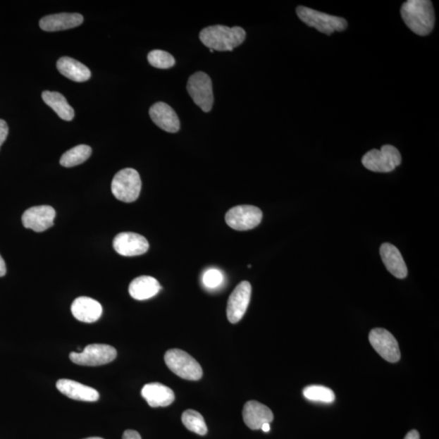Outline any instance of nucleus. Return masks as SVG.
<instances>
[{
	"instance_id": "f257e3e1",
	"label": "nucleus",
	"mask_w": 439,
	"mask_h": 439,
	"mask_svg": "<svg viewBox=\"0 0 439 439\" xmlns=\"http://www.w3.org/2000/svg\"><path fill=\"white\" fill-rule=\"evenodd\" d=\"M401 17L417 35H430L435 27V14L430 0H409L402 5Z\"/></svg>"
},
{
	"instance_id": "f03ea898",
	"label": "nucleus",
	"mask_w": 439,
	"mask_h": 439,
	"mask_svg": "<svg viewBox=\"0 0 439 439\" xmlns=\"http://www.w3.org/2000/svg\"><path fill=\"white\" fill-rule=\"evenodd\" d=\"M246 39V32L239 26L213 25L204 28L199 34V39L209 49L218 51H231L240 46Z\"/></svg>"
},
{
	"instance_id": "7ed1b4c3",
	"label": "nucleus",
	"mask_w": 439,
	"mask_h": 439,
	"mask_svg": "<svg viewBox=\"0 0 439 439\" xmlns=\"http://www.w3.org/2000/svg\"><path fill=\"white\" fill-rule=\"evenodd\" d=\"M296 13L304 24L327 35L335 31H345L347 28V21L345 18L321 13L308 7L299 6L296 8Z\"/></svg>"
},
{
	"instance_id": "20e7f679",
	"label": "nucleus",
	"mask_w": 439,
	"mask_h": 439,
	"mask_svg": "<svg viewBox=\"0 0 439 439\" xmlns=\"http://www.w3.org/2000/svg\"><path fill=\"white\" fill-rule=\"evenodd\" d=\"M165 361L168 368L179 378L198 381L203 376V369L197 359L180 349L167 351Z\"/></svg>"
},
{
	"instance_id": "39448f33",
	"label": "nucleus",
	"mask_w": 439,
	"mask_h": 439,
	"mask_svg": "<svg viewBox=\"0 0 439 439\" xmlns=\"http://www.w3.org/2000/svg\"><path fill=\"white\" fill-rule=\"evenodd\" d=\"M142 188L140 173L134 168H124L116 174L112 182L114 197L125 203H132L139 198Z\"/></svg>"
},
{
	"instance_id": "423d86ee",
	"label": "nucleus",
	"mask_w": 439,
	"mask_h": 439,
	"mask_svg": "<svg viewBox=\"0 0 439 439\" xmlns=\"http://www.w3.org/2000/svg\"><path fill=\"white\" fill-rule=\"evenodd\" d=\"M401 161L400 151L392 145H384L380 150L369 151L362 158L363 166L377 173L392 172Z\"/></svg>"
},
{
	"instance_id": "0eeeda50",
	"label": "nucleus",
	"mask_w": 439,
	"mask_h": 439,
	"mask_svg": "<svg viewBox=\"0 0 439 439\" xmlns=\"http://www.w3.org/2000/svg\"><path fill=\"white\" fill-rule=\"evenodd\" d=\"M187 89L194 103L204 113L210 112L213 109L214 97L213 82L208 74L204 72L194 73L189 78Z\"/></svg>"
},
{
	"instance_id": "6e6552de",
	"label": "nucleus",
	"mask_w": 439,
	"mask_h": 439,
	"mask_svg": "<svg viewBox=\"0 0 439 439\" xmlns=\"http://www.w3.org/2000/svg\"><path fill=\"white\" fill-rule=\"evenodd\" d=\"M118 352L107 345H91L81 352H71V361L83 366H99L114 361Z\"/></svg>"
},
{
	"instance_id": "1a4fd4ad",
	"label": "nucleus",
	"mask_w": 439,
	"mask_h": 439,
	"mask_svg": "<svg viewBox=\"0 0 439 439\" xmlns=\"http://www.w3.org/2000/svg\"><path fill=\"white\" fill-rule=\"evenodd\" d=\"M262 211L252 205L232 208L225 214V222L232 229L245 231L256 228L262 221Z\"/></svg>"
},
{
	"instance_id": "9d476101",
	"label": "nucleus",
	"mask_w": 439,
	"mask_h": 439,
	"mask_svg": "<svg viewBox=\"0 0 439 439\" xmlns=\"http://www.w3.org/2000/svg\"><path fill=\"white\" fill-rule=\"evenodd\" d=\"M369 342L381 357L390 363L398 362L401 357L397 340L385 329L376 328L369 333Z\"/></svg>"
},
{
	"instance_id": "9b49d317",
	"label": "nucleus",
	"mask_w": 439,
	"mask_h": 439,
	"mask_svg": "<svg viewBox=\"0 0 439 439\" xmlns=\"http://www.w3.org/2000/svg\"><path fill=\"white\" fill-rule=\"evenodd\" d=\"M251 295L252 285L247 281L237 285L231 293L227 304V317L230 323L236 324L241 321L249 305Z\"/></svg>"
},
{
	"instance_id": "f8f14e48",
	"label": "nucleus",
	"mask_w": 439,
	"mask_h": 439,
	"mask_svg": "<svg viewBox=\"0 0 439 439\" xmlns=\"http://www.w3.org/2000/svg\"><path fill=\"white\" fill-rule=\"evenodd\" d=\"M56 211L49 205L35 206L23 215V223L26 229L44 232L54 225Z\"/></svg>"
},
{
	"instance_id": "ddd939ff",
	"label": "nucleus",
	"mask_w": 439,
	"mask_h": 439,
	"mask_svg": "<svg viewBox=\"0 0 439 439\" xmlns=\"http://www.w3.org/2000/svg\"><path fill=\"white\" fill-rule=\"evenodd\" d=\"M113 247L121 256H137L149 249V243L145 237L136 233L123 232L115 237Z\"/></svg>"
},
{
	"instance_id": "4468645a",
	"label": "nucleus",
	"mask_w": 439,
	"mask_h": 439,
	"mask_svg": "<svg viewBox=\"0 0 439 439\" xmlns=\"http://www.w3.org/2000/svg\"><path fill=\"white\" fill-rule=\"evenodd\" d=\"M151 118L158 127L168 133H177L180 120L175 111L166 103L153 104L149 110Z\"/></svg>"
},
{
	"instance_id": "2eb2a0df",
	"label": "nucleus",
	"mask_w": 439,
	"mask_h": 439,
	"mask_svg": "<svg viewBox=\"0 0 439 439\" xmlns=\"http://www.w3.org/2000/svg\"><path fill=\"white\" fill-rule=\"evenodd\" d=\"M243 421L251 430H261L264 423L273 421V414L267 406L257 401H248L243 407Z\"/></svg>"
},
{
	"instance_id": "dca6fc26",
	"label": "nucleus",
	"mask_w": 439,
	"mask_h": 439,
	"mask_svg": "<svg viewBox=\"0 0 439 439\" xmlns=\"http://www.w3.org/2000/svg\"><path fill=\"white\" fill-rule=\"evenodd\" d=\"M72 314L78 321L85 323L97 321L103 314L102 305L97 300L89 297H78L71 306Z\"/></svg>"
},
{
	"instance_id": "f3484780",
	"label": "nucleus",
	"mask_w": 439,
	"mask_h": 439,
	"mask_svg": "<svg viewBox=\"0 0 439 439\" xmlns=\"http://www.w3.org/2000/svg\"><path fill=\"white\" fill-rule=\"evenodd\" d=\"M380 255L385 268L393 276L400 279L407 277L408 268L397 247L388 242L383 243L380 247Z\"/></svg>"
},
{
	"instance_id": "a211bd4d",
	"label": "nucleus",
	"mask_w": 439,
	"mask_h": 439,
	"mask_svg": "<svg viewBox=\"0 0 439 439\" xmlns=\"http://www.w3.org/2000/svg\"><path fill=\"white\" fill-rule=\"evenodd\" d=\"M83 17L79 13H59L46 16L39 21L42 30L56 32L75 28L83 23Z\"/></svg>"
},
{
	"instance_id": "6ab92c4d",
	"label": "nucleus",
	"mask_w": 439,
	"mask_h": 439,
	"mask_svg": "<svg viewBox=\"0 0 439 439\" xmlns=\"http://www.w3.org/2000/svg\"><path fill=\"white\" fill-rule=\"evenodd\" d=\"M56 388L63 395L72 400L97 402L99 399V394L97 390L75 381L61 379L56 383Z\"/></svg>"
},
{
	"instance_id": "aec40b11",
	"label": "nucleus",
	"mask_w": 439,
	"mask_h": 439,
	"mask_svg": "<svg viewBox=\"0 0 439 439\" xmlns=\"http://www.w3.org/2000/svg\"><path fill=\"white\" fill-rule=\"evenodd\" d=\"M141 395L152 408L169 406L175 400L173 391L159 383L145 385L142 389Z\"/></svg>"
},
{
	"instance_id": "412c9836",
	"label": "nucleus",
	"mask_w": 439,
	"mask_h": 439,
	"mask_svg": "<svg viewBox=\"0 0 439 439\" xmlns=\"http://www.w3.org/2000/svg\"><path fill=\"white\" fill-rule=\"evenodd\" d=\"M56 67L62 75L73 82H87L92 77L91 70L86 66L70 57H61L57 61Z\"/></svg>"
},
{
	"instance_id": "4be33fe9",
	"label": "nucleus",
	"mask_w": 439,
	"mask_h": 439,
	"mask_svg": "<svg viewBox=\"0 0 439 439\" xmlns=\"http://www.w3.org/2000/svg\"><path fill=\"white\" fill-rule=\"evenodd\" d=\"M161 289L160 283L154 278L141 276L131 282L129 292L137 300H146L154 297Z\"/></svg>"
},
{
	"instance_id": "5701e85b",
	"label": "nucleus",
	"mask_w": 439,
	"mask_h": 439,
	"mask_svg": "<svg viewBox=\"0 0 439 439\" xmlns=\"http://www.w3.org/2000/svg\"><path fill=\"white\" fill-rule=\"evenodd\" d=\"M42 98L44 103L54 110L62 120L70 121L75 116L73 109L61 93L45 91L42 92Z\"/></svg>"
},
{
	"instance_id": "b1692460",
	"label": "nucleus",
	"mask_w": 439,
	"mask_h": 439,
	"mask_svg": "<svg viewBox=\"0 0 439 439\" xmlns=\"http://www.w3.org/2000/svg\"><path fill=\"white\" fill-rule=\"evenodd\" d=\"M92 149L87 145H78L68 150L61 158V165L66 168H72L81 165L92 156Z\"/></svg>"
},
{
	"instance_id": "393cba45",
	"label": "nucleus",
	"mask_w": 439,
	"mask_h": 439,
	"mask_svg": "<svg viewBox=\"0 0 439 439\" xmlns=\"http://www.w3.org/2000/svg\"><path fill=\"white\" fill-rule=\"evenodd\" d=\"M182 421L185 427L190 431L199 435H205L208 433V427L202 415L197 411L188 409L183 412Z\"/></svg>"
},
{
	"instance_id": "a878e982",
	"label": "nucleus",
	"mask_w": 439,
	"mask_h": 439,
	"mask_svg": "<svg viewBox=\"0 0 439 439\" xmlns=\"http://www.w3.org/2000/svg\"><path fill=\"white\" fill-rule=\"evenodd\" d=\"M303 393L304 397L311 401L330 404L335 400L334 391L323 387V385H309V387L304 388Z\"/></svg>"
},
{
	"instance_id": "bb28decb",
	"label": "nucleus",
	"mask_w": 439,
	"mask_h": 439,
	"mask_svg": "<svg viewBox=\"0 0 439 439\" xmlns=\"http://www.w3.org/2000/svg\"><path fill=\"white\" fill-rule=\"evenodd\" d=\"M148 62L153 67L167 70L175 66L176 61L174 57L165 51L154 50L152 51L147 56Z\"/></svg>"
},
{
	"instance_id": "cd10ccee",
	"label": "nucleus",
	"mask_w": 439,
	"mask_h": 439,
	"mask_svg": "<svg viewBox=\"0 0 439 439\" xmlns=\"http://www.w3.org/2000/svg\"><path fill=\"white\" fill-rule=\"evenodd\" d=\"M222 281H223V275L218 269H209L208 271L205 272L203 277L204 284L211 289L219 287Z\"/></svg>"
},
{
	"instance_id": "c85d7f7f",
	"label": "nucleus",
	"mask_w": 439,
	"mask_h": 439,
	"mask_svg": "<svg viewBox=\"0 0 439 439\" xmlns=\"http://www.w3.org/2000/svg\"><path fill=\"white\" fill-rule=\"evenodd\" d=\"M8 135V125L6 121L0 119V147L3 145Z\"/></svg>"
},
{
	"instance_id": "c756f323",
	"label": "nucleus",
	"mask_w": 439,
	"mask_h": 439,
	"mask_svg": "<svg viewBox=\"0 0 439 439\" xmlns=\"http://www.w3.org/2000/svg\"><path fill=\"white\" fill-rule=\"evenodd\" d=\"M123 439H142V438L137 431L128 430L124 432Z\"/></svg>"
},
{
	"instance_id": "7c9ffc66",
	"label": "nucleus",
	"mask_w": 439,
	"mask_h": 439,
	"mask_svg": "<svg viewBox=\"0 0 439 439\" xmlns=\"http://www.w3.org/2000/svg\"><path fill=\"white\" fill-rule=\"evenodd\" d=\"M6 272V264H5L3 257L0 255V277H4Z\"/></svg>"
},
{
	"instance_id": "2f4dec72",
	"label": "nucleus",
	"mask_w": 439,
	"mask_h": 439,
	"mask_svg": "<svg viewBox=\"0 0 439 439\" xmlns=\"http://www.w3.org/2000/svg\"><path fill=\"white\" fill-rule=\"evenodd\" d=\"M404 439H420L419 433L415 430L411 431L408 433V435L405 436Z\"/></svg>"
},
{
	"instance_id": "473e14b6",
	"label": "nucleus",
	"mask_w": 439,
	"mask_h": 439,
	"mask_svg": "<svg viewBox=\"0 0 439 439\" xmlns=\"http://www.w3.org/2000/svg\"><path fill=\"white\" fill-rule=\"evenodd\" d=\"M264 432L268 433L271 431V425L269 423H264V424L261 426V429Z\"/></svg>"
},
{
	"instance_id": "72a5a7b5",
	"label": "nucleus",
	"mask_w": 439,
	"mask_h": 439,
	"mask_svg": "<svg viewBox=\"0 0 439 439\" xmlns=\"http://www.w3.org/2000/svg\"><path fill=\"white\" fill-rule=\"evenodd\" d=\"M85 439H104V438H99V437H93V438H85Z\"/></svg>"
},
{
	"instance_id": "f704fd0d",
	"label": "nucleus",
	"mask_w": 439,
	"mask_h": 439,
	"mask_svg": "<svg viewBox=\"0 0 439 439\" xmlns=\"http://www.w3.org/2000/svg\"><path fill=\"white\" fill-rule=\"evenodd\" d=\"M209 51H210V52H214V51L211 50V49H210Z\"/></svg>"
}]
</instances>
